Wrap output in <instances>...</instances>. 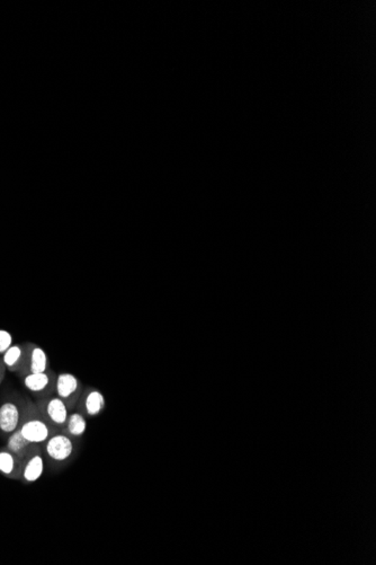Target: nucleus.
I'll list each match as a JSON object with an SVG mask.
<instances>
[{
  "label": "nucleus",
  "instance_id": "1",
  "mask_svg": "<svg viewBox=\"0 0 376 565\" xmlns=\"http://www.w3.org/2000/svg\"><path fill=\"white\" fill-rule=\"evenodd\" d=\"M31 408H26L24 412L20 430L22 436L28 441L40 445L47 441L51 436V427L47 421L43 420L42 415H30Z\"/></svg>",
  "mask_w": 376,
  "mask_h": 565
},
{
  "label": "nucleus",
  "instance_id": "2",
  "mask_svg": "<svg viewBox=\"0 0 376 565\" xmlns=\"http://www.w3.org/2000/svg\"><path fill=\"white\" fill-rule=\"evenodd\" d=\"M37 410L47 422L52 423L56 427L67 424L68 417H69L68 410L69 409H68L67 404L64 403L63 400L58 396L43 398L40 400L37 403Z\"/></svg>",
  "mask_w": 376,
  "mask_h": 565
},
{
  "label": "nucleus",
  "instance_id": "3",
  "mask_svg": "<svg viewBox=\"0 0 376 565\" xmlns=\"http://www.w3.org/2000/svg\"><path fill=\"white\" fill-rule=\"evenodd\" d=\"M56 392L58 398L67 404L68 409L73 408L81 395V385L78 378L69 372H62L56 377Z\"/></svg>",
  "mask_w": 376,
  "mask_h": 565
},
{
  "label": "nucleus",
  "instance_id": "4",
  "mask_svg": "<svg viewBox=\"0 0 376 565\" xmlns=\"http://www.w3.org/2000/svg\"><path fill=\"white\" fill-rule=\"evenodd\" d=\"M25 406L13 400H7L0 406V431L5 434H11L20 428L24 417Z\"/></svg>",
  "mask_w": 376,
  "mask_h": 565
},
{
  "label": "nucleus",
  "instance_id": "5",
  "mask_svg": "<svg viewBox=\"0 0 376 565\" xmlns=\"http://www.w3.org/2000/svg\"><path fill=\"white\" fill-rule=\"evenodd\" d=\"M75 445L66 434H54L45 441L47 455L54 462H66L73 456Z\"/></svg>",
  "mask_w": 376,
  "mask_h": 565
},
{
  "label": "nucleus",
  "instance_id": "6",
  "mask_svg": "<svg viewBox=\"0 0 376 565\" xmlns=\"http://www.w3.org/2000/svg\"><path fill=\"white\" fill-rule=\"evenodd\" d=\"M56 376L51 371L37 372V374H28L24 376V386L35 395L48 396L52 392H56Z\"/></svg>",
  "mask_w": 376,
  "mask_h": 565
},
{
  "label": "nucleus",
  "instance_id": "7",
  "mask_svg": "<svg viewBox=\"0 0 376 565\" xmlns=\"http://www.w3.org/2000/svg\"><path fill=\"white\" fill-rule=\"evenodd\" d=\"M49 370L48 355L39 345L28 343V353H26L25 364L23 368L20 375L28 374H37Z\"/></svg>",
  "mask_w": 376,
  "mask_h": 565
},
{
  "label": "nucleus",
  "instance_id": "8",
  "mask_svg": "<svg viewBox=\"0 0 376 565\" xmlns=\"http://www.w3.org/2000/svg\"><path fill=\"white\" fill-rule=\"evenodd\" d=\"M7 449L22 458L23 460H25L31 455L39 451V446L26 440L20 434V430L17 429L13 434H9L8 439H7Z\"/></svg>",
  "mask_w": 376,
  "mask_h": 565
},
{
  "label": "nucleus",
  "instance_id": "9",
  "mask_svg": "<svg viewBox=\"0 0 376 565\" xmlns=\"http://www.w3.org/2000/svg\"><path fill=\"white\" fill-rule=\"evenodd\" d=\"M24 460L7 448L0 451V473L11 480H20Z\"/></svg>",
  "mask_w": 376,
  "mask_h": 565
},
{
  "label": "nucleus",
  "instance_id": "10",
  "mask_svg": "<svg viewBox=\"0 0 376 565\" xmlns=\"http://www.w3.org/2000/svg\"><path fill=\"white\" fill-rule=\"evenodd\" d=\"M43 470H44V460L41 453L37 451L24 460L20 480L24 483H34L42 476Z\"/></svg>",
  "mask_w": 376,
  "mask_h": 565
},
{
  "label": "nucleus",
  "instance_id": "11",
  "mask_svg": "<svg viewBox=\"0 0 376 565\" xmlns=\"http://www.w3.org/2000/svg\"><path fill=\"white\" fill-rule=\"evenodd\" d=\"M26 353H28V345H11L8 350L3 355L4 364L7 369L11 371L22 372L24 364H25Z\"/></svg>",
  "mask_w": 376,
  "mask_h": 565
},
{
  "label": "nucleus",
  "instance_id": "12",
  "mask_svg": "<svg viewBox=\"0 0 376 565\" xmlns=\"http://www.w3.org/2000/svg\"><path fill=\"white\" fill-rule=\"evenodd\" d=\"M83 400H84L85 412L90 417H96L102 413L105 408V398L101 391H98V389H90L85 394Z\"/></svg>",
  "mask_w": 376,
  "mask_h": 565
},
{
  "label": "nucleus",
  "instance_id": "13",
  "mask_svg": "<svg viewBox=\"0 0 376 565\" xmlns=\"http://www.w3.org/2000/svg\"><path fill=\"white\" fill-rule=\"evenodd\" d=\"M67 430L70 436H84L87 430V421L84 415L80 413H73L69 415L67 421Z\"/></svg>",
  "mask_w": 376,
  "mask_h": 565
},
{
  "label": "nucleus",
  "instance_id": "14",
  "mask_svg": "<svg viewBox=\"0 0 376 565\" xmlns=\"http://www.w3.org/2000/svg\"><path fill=\"white\" fill-rule=\"evenodd\" d=\"M13 345V336L8 331L0 330V355H4Z\"/></svg>",
  "mask_w": 376,
  "mask_h": 565
},
{
  "label": "nucleus",
  "instance_id": "15",
  "mask_svg": "<svg viewBox=\"0 0 376 565\" xmlns=\"http://www.w3.org/2000/svg\"><path fill=\"white\" fill-rule=\"evenodd\" d=\"M5 364H4V361L0 360V383L3 381L4 376H5Z\"/></svg>",
  "mask_w": 376,
  "mask_h": 565
}]
</instances>
